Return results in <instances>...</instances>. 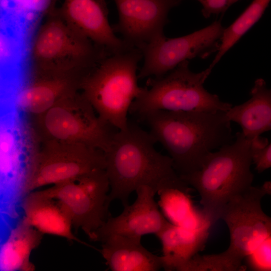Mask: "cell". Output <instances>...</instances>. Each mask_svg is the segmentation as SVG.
Returning a JSON list of instances; mask_svg holds the SVG:
<instances>
[{"mask_svg": "<svg viewBox=\"0 0 271 271\" xmlns=\"http://www.w3.org/2000/svg\"><path fill=\"white\" fill-rule=\"evenodd\" d=\"M141 118L168 151L180 176L198 170L209 154L233 141L226 111L157 110Z\"/></svg>", "mask_w": 271, "mask_h": 271, "instance_id": "1", "label": "cell"}, {"mask_svg": "<svg viewBox=\"0 0 271 271\" xmlns=\"http://www.w3.org/2000/svg\"><path fill=\"white\" fill-rule=\"evenodd\" d=\"M150 132L128 121L127 127L117 130L104 152L110 191L108 200L128 204L130 195L140 187L148 186L157 194L165 179L177 173L169 156L158 152Z\"/></svg>", "mask_w": 271, "mask_h": 271, "instance_id": "2", "label": "cell"}, {"mask_svg": "<svg viewBox=\"0 0 271 271\" xmlns=\"http://www.w3.org/2000/svg\"><path fill=\"white\" fill-rule=\"evenodd\" d=\"M0 120L1 214L7 226L21 218L22 204L30 193L42 138L29 117L9 105L2 106Z\"/></svg>", "mask_w": 271, "mask_h": 271, "instance_id": "3", "label": "cell"}, {"mask_svg": "<svg viewBox=\"0 0 271 271\" xmlns=\"http://www.w3.org/2000/svg\"><path fill=\"white\" fill-rule=\"evenodd\" d=\"M267 144L266 139L251 141L238 132L232 142L209 154L200 169L180 176L198 193L202 211L211 226L221 219L231 200L252 186L254 150Z\"/></svg>", "mask_w": 271, "mask_h": 271, "instance_id": "4", "label": "cell"}, {"mask_svg": "<svg viewBox=\"0 0 271 271\" xmlns=\"http://www.w3.org/2000/svg\"><path fill=\"white\" fill-rule=\"evenodd\" d=\"M142 51L131 47L109 54L80 81L82 94L105 122L117 130L125 129L127 113L144 88L138 83V63Z\"/></svg>", "mask_w": 271, "mask_h": 271, "instance_id": "5", "label": "cell"}, {"mask_svg": "<svg viewBox=\"0 0 271 271\" xmlns=\"http://www.w3.org/2000/svg\"><path fill=\"white\" fill-rule=\"evenodd\" d=\"M30 54L34 72L51 74L89 73L109 54L73 29L55 9L38 28Z\"/></svg>", "mask_w": 271, "mask_h": 271, "instance_id": "6", "label": "cell"}, {"mask_svg": "<svg viewBox=\"0 0 271 271\" xmlns=\"http://www.w3.org/2000/svg\"><path fill=\"white\" fill-rule=\"evenodd\" d=\"M185 61L159 78L147 81V87L132 102L129 112L142 117L157 110L227 111L232 106L221 101L204 87V83L213 68L208 67L195 73Z\"/></svg>", "mask_w": 271, "mask_h": 271, "instance_id": "7", "label": "cell"}, {"mask_svg": "<svg viewBox=\"0 0 271 271\" xmlns=\"http://www.w3.org/2000/svg\"><path fill=\"white\" fill-rule=\"evenodd\" d=\"M43 139L85 144L103 153L116 131L103 121L83 95L75 91L36 118Z\"/></svg>", "mask_w": 271, "mask_h": 271, "instance_id": "8", "label": "cell"}, {"mask_svg": "<svg viewBox=\"0 0 271 271\" xmlns=\"http://www.w3.org/2000/svg\"><path fill=\"white\" fill-rule=\"evenodd\" d=\"M57 200L70 215L73 226L81 229L92 241L111 217L109 182L105 169H97L41 190Z\"/></svg>", "mask_w": 271, "mask_h": 271, "instance_id": "9", "label": "cell"}, {"mask_svg": "<svg viewBox=\"0 0 271 271\" xmlns=\"http://www.w3.org/2000/svg\"><path fill=\"white\" fill-rule=\"evenodd\" d=\"M266 195L261 186H251L236 196L224 208L221 216L230 234V243L224 251L242 265L271 236V217L262 210L261 200Z\"/></svg>", "mask_w": 271, "mask_h": 271, "instance_id": "10", "label": "cell"}, {"mask_svg": "<svg viewBox=\"0 0 271 271\" xmlns=\"http://www.w3.org/2000/svg\"><path fill=\"white\" fill-rule=\"evenodd\" d=\"M224 28L220 21L182 37L169 38L162 34L141 51L144 64L139 79L162 77L185 61L205 58L218 51Z\"/></svg>", "mask_w": 271, "mask_h": 271, "instance_id": "11", "label": "cell"}, {"mask_svg": "<svg viewBox=\"0 0 271 271\" xmlns=\"http://www.w3.org/2000/svg\"><path fill=\"white\" fill-rule=\"evenodd\" d=\"M104 153L85 144L42 139L30 193L97 169H105Z\"/></svg>", "mask_w": 271, "mask_h": 271, "instance_id": "12", "label": "cell"}, {"mask_svg": "<svg viewBox=\"0 0 271 271\" xmlns=\"http://www.w3.org/2000/svg\"><path fill=\"white\" fill-rule=\"evenodd\" d=\"M118 21L113 26L115 32L129 45L141 50L164 34L170 10L182 0H114Z\"/></svg>", "mask_w": 271, "mask_h": 271, "instance_id": "13", "label": "cell"}, {"mask_svg": "<svg viewBox=\"0 0 271 271\" xmlns=\"http://www.w3.org/2000/svg\"><path fill=\"white\" fill-rule=\"evenodd\" d=\"M56 11L73 29L110 54L132 47L115 35L105 0H64Z\"/></svg>", "mask_w": 271, "mask_h": 271, "instance_id": "14", "label": "cell"}, {"mask_svg": "<svg viewBox=\"0 0 271 271\" xmlns=\"http://www.w3.org/2000/svg\"><path fill=\"white\" fill-rule=\"evenodd\" d=\"M137 198L131 205L124 206L116 217H110L96 232L94 241L102 242L108 236L117 234L141 237L148 234H156L168 222L155 200L156 194L148 186L136 191Z\"/></svg>", "mask_w": 271, "mask_h": 271, "instance_id": "15", "label": "cell"}, {"mask_svg": "<svg viewBox=\"0 0 271 271\" xmlns=\"http://www.w3.org/2000/svg\"><path fill=\"white\" fill-rule=\"evenodd\" d=\"M74 74L34 72L7 104L26 116L37 118L61 99L77 91L80 82H77Z\"/></svg>", "mask_w": 271, "mask_h": 271, "instance_id": "16", "label": "cell"}, {"mask_svg": "<svg viewBox=\"0 0 271 271\" xmlns=\"http://www.w3.org/2000/svg\"><path fill=\"white\" fill-rule=\"evenodd\" d=\"M22 217L29 224L44 234L86 244L73 233L72 220L65 209L42 190L32 191L26 196L22 204Z\"/></svg>", "mask_w": 271, "mask_h": 271, "instance_id": "17", "label": "cell"}, {"mask_svg": "<svg viewBox=\"0 0 271 271\" xmlns=\"http://www.w3.org/2000/svg\"><path fill=\"white\" fill-rule=\"evenodd\" d=\"M189 186L177 173L161 183L157 194L162 213L170 222L186 228L211 227L202 210L193 205Z\"/></svg>", "mask_w": 271, "mask_h": 271, "instance_id": "18", "label": "cell"}, {"mask_svg": "<svg viewBox=\"0 0 271 271\" xmlns=\"http://www.w3.org/2000/svg\"><path fill=\"white\" fill-rule=\"evenodd\" d=\"M101 253L112 271H157L163 268L162 256L147 250L141 237L111 235L102 242Z\"/></svg>", "mask_w": 271, "mask_h": 271, "instance_id": "19", "label": "cell"}, {"mask_svg": "<svg viewBox=\"0 0 271 271\" xmlns=\"http://www.w3.org/2000/svg\"><path fill=\"white\" fill-rule=\"evenodd\" d=\"M250 98L226 111L230 121L238 123L244 137L251 141L260 139L262 133L271 130V88L265 81L257 79L250 92Z\"/></svg>", "mask_w": 271, "mask_h": 271, "instance_id": "20", "label": "cell"}, {"mask_svg": "<svg viewBox=\"0 0 271 271\" xmlns=\"http://www.w3.org/2000/svg\"><path fill=\"white\" fill-rule=\"evenodd\" d=\"M210 227L190 229L168 221L156 234L162 246L163 268L176 270L179 265L204 249Z\"/></svg>", "mask_w": 271, "mask_h": 271, "instance_id": "21", "label": "cell"}, {"mask_svg": "<svg viewBox=\"0 0 271 271\" xmlns=\"http://www.w3.org/2000/svg\"><path fill=\"white\" fill-rule=\"evenodd\" d=\"M43 235L22 217L9 230L1 244L0 270H35L30 255L40 244Z\"/></svg>", "mask_w": 271, "mask_h": 271, "instance_id": "22", "label": "cell"}, {"mask_svg": "<svg viewBox=\"0 0 271 271\" xmlns=\"http://www.w3.org/2000/svg\"><path fill=\"white\" fill-rule=\"evenodd\" d=\"M271 0H253L243 12L224 28L220 45L210 67L213 68L222 57L259 20Z\"/></svg>", "mask_w": 271, "mask_h": 271, "instance_id": "23", "label": "cell"}, {"mask_svg": "<svg viewBox=\"0 0 271 271\" xmlns=\"http://www.w3.org/2000/svg\"><path fill=\"white\" fill-rule=\"evenodd\" d=\"M55 0H1L3 15L13 21L37 20L55 9Z\"/></svg>", "mask_w": 271, "mask_h": 271, "instance_id": "24", "label": "cell"}, {"mask_svg": "<svg viewBox=\"0 0 271 271\" xmlns=\"http://www.w3.org/2000/svg\"><path fill=\"white\" fill-rule=\"evenodd\" d=\"M240 265L224 251L212 254L199 255L198 253L179 265L177 271H236Z\"/></svg>", "mask_w": 271, "mask_h": 271, "instance_id": "25", "label": "cell"}, {"mask_svg": "<svg viewBox=\"0 0 271 271\" xmlns=\"http://www.w3.org/2000/svg\"><path fill=\"white\" fill-rule=\"evenodd\" d=\"M202 6V14L205 18L213 15L225 12L231 5L239 0H197Z\"/></svg>", "mask_w": 271, "mask_h": 271, "instance_id": "26", "label": "cell"}, {"mask_svg": "<svg viewBox=\"0 0 271 271\" xmlns=\"http://www.w3.org/2000/svg\"><path fill=\"white\" fill-rule=\"evenodd\" d=\"M252 162L256 170L259 173L271 168V143L254 149Z\"/></svg>", "mask_w": 271, "mask_h": 271, "instance_id": "27", "label": "cell"}, {"mask_svg": "<svg viewBox=\"0 0 271 271\" xmlns=\"http://www.w3.org/2000/svg\"><path fill=\"white\" fill-rule=\"evenodd\" d=\"M266 191V195H271V182L267 181L263 184Z\"/></svg>", "mask_w": 271, "mask_h": 271, "instance_id": "28", "label": "cell"}]
</instances>
